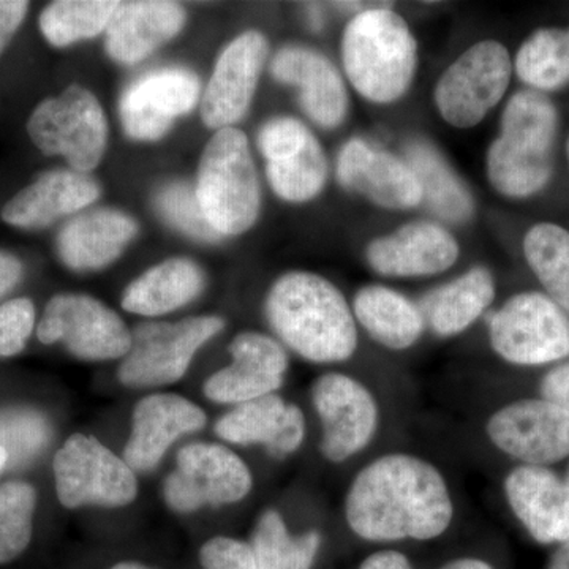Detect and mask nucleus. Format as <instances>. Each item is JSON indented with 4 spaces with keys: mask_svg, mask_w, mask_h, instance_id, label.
<instances>
[{
    "mask_svg": "<svg viewBox=\"0 0 569 569\" xmlns=\"http://www.w3.org/2000/svg\"><path fill=\"white\" fill-rule=\"evenodd\" d=\"M186 24L174 2H119L107 28V51L121 63H137L173 39Z\"/></svg>",
    "mask_w": 569,
    "mask_h": 569,
    "instance_id": "26",
    "label": "nucleus"
},
{
    "mask_svg": "<svg viewBox=\"0 0 569 569\" xmlns=\"http://www.w3.org/2000/svg\"><path fill=\"white\" fill-rule=\"evenodd\" d=\"M489 343L505 362L519 367L556 365L569 358V317L548 295L511 296L488 317Z\"/></svg>",
    "mask_w": 569,
    "mask_h": 569,
    "instance_id": "6",
    "label": "nucleus"
},
{
    "mask_svg": "<svg viewBox=\"0 0 569 569\" xmlns=\"http://www.w3.org/2000/svg\"><path fill=\"white\" fill-rule=\"evenodd\" d=\"M309 20L316 31H320L323 28V17H321L320 9H316V7L310 9Z\"/></svg>",
    "mask_w": 569,
    "mask_h": 569,
    "instance_id": "47",
    "label": "nucleus"
},
{
    "mask_svg": "<svg viewBox=\"0 0 569 569\" xmlns=\"http://www.w3.org/2000/svg\"><path fill=\"white\" fill-rule=\"evenodd\" d=\"M306 430L301 408L279 395L239 403L216 425L217 436L228 443L261 445L274 459L295 455L305 443Z\"/></svg>",
    "mask_w": 569,
    "mask_h": 569,
    "instance_id": "23",
    "label": "nucleus"
},
{
    "mask_svg": "<svg viewBox=\"0 0 569 569\" xmlns=\"http://www.w3.org/2000/svg\"><path fill=\"white\" fill-rule=\"evenodd\" d=\"M356 325L378 346L406 351L417 346L426 331V320L417 302L387 284L359 288L351 305Z\"/></svg>",
    "mask_w": 569,
    "mask_h": 569,
    "instance_id": "28",
    "label": "nucleus"
},
{
    "mask_svg": "<svg viewBox=\"0 0 569 569\" xmlns=\"http://www.w3.org/2000/svg\"><path fill=\"white\" fill-rule=\"evenodd\" d=\"M29 2L21 0H0V54L10 43L11 37L20 29L26 14H28Z\"/></svg>",
    "mask_w": 569,
    "mask_h": 569,
    "instance_id": "42",
    "label": "nucleus"
},
{
    "mask_svg": "<svg viewBox=\"0 0 569 569\" xmlns=\"http://www.w3.org/2000/svg\"><path fill=\"white\" fill-rule=\"evenodd\" d=\"M40 342H63L84 361L122 358L132 347V332L118 313L86 295H58L48 302L37 329Z\"/></svg>",
    "mask_w": 569,
    "mask_h": 569,
    "instance_id": "14",
    "label": "nucleus"
},
{
    "mask_svg": "<svg viewBox=\"0 0 569 569\" xmlns=\"http://www.w3.org/2000/svg\"><path fill=\"white\" fill-rule=\"evenodd\" d=\"M264 316L284 347L313 365L353 358L359 336L346 296L313 272H287L266 296Z\"/></svg>",
    "mask_w": 569,
    "mask_h": 569,
    "instance_id": "2",
    "label": "nucleus"
},
{
    "mask_svg": "<svg viewBox=\"0 0 569 569\" xmlns=\"http://www.w3.org/2000/svg\"><path fill=\"white\" fill-rule=\"evenodd\" d=\"M233 362L213 373L204 383V395L217 403H239L277 395L288 370L282 343L260 332H242L230 343Z\"/></svg>",
    "mask_w": 569,
    "mask_h": 569,
    "instance_id": "19",
    "label": "nucleus"
},
{
    "mask_svg": "<svg viewBox=\"0 0 569 569\" xmlns=\"http://www.w3.org/2000/svg\"><path fill=\"white\" fill-rule=\"evenodd\" d=\"M342 61L348 81L362 99L395 103L406 96L417 73V40L407 21L380 3L348 22Z\"/></svg>",
    "mask_w": 569,
    "mask_h": 569,
    "instance_id": "4",
    "label": "nucleus"
},
{
    "mask_svg": "<svg viewBox=\"0 0 569 569\" xmlns=\"http://www.w3.org/2000/svg\"><path fill=\"white\" fill-rule=\"evenodd\" d=\"M198 201L220 236H238L260 216L261 190L249 140L234 127L217 130L206 144L197 179Z\"/></svg>",
    "mask_w": 569,
    "mask_h": 569,
    "instance_id": "5",
    "label": "nucleus"
},
{
    "mask_svg": "<svg viewBox=\"0 0 569 569\" xmlns=\"http://www.w3.org/2000/svg\"><path fill=\"white\" fill-rule=\"evenodd\" d=\"M277 81L299 89V103L321 129L332 130L346 121L348 92L335 63L312 48L284 47L271 62Z\"/></svg>",
    "mask_w": 569,
    "mask_h": 569,
    "instance_id": "22",
    "label": "nucleus"
},
{
    "mask_svg": "<svg viewBox=\"0 0 569 569\" xmlns=\"http://www.w3.org/2000/svg\"><path fill=\"white\" fill-rule=\"evenodd\" d=\"M440 569H496L489 561L477 559V557H460L445 563Z\"/></svg>",
    "mask_w": 569,
    "mask_h": 569,
    "instance_id": "45",
    "label": "nucleus"
},
{
    "mask_svg": "<svg viewBox=\"0 0 569 569\" xmlns=\"http://www.w3.org/2000/svg\"><path fill=\"white\" fill-rule=\"evenodd\" d=\"M204 425V411L186 397H144L134 407L132 433L123 449V460L133 471L152 470L178 438L198 432Z\"/></svg>",
    "mask_w": 569,
    "mask_h": 569,
    "instance_id": "24",
    "label": "nucleus"
},
{
    "mask_svg": "<svg viewBox=\"0 0 569 569\" xmlns=\"http://www.w3.org/2000/svg\"><path fill=\"white\" fill-rule=\"evenodd\" d=\"M358 569H413V563L400 550L383 549L367 556Z\"/></svg>",
    "mask_w": 569,
    "mask_h": 569,
    "instance_id": "43",
    "label": "nucleus"
},
{
    "mask_svg": "<svg viewBox=\"0 0 569 569\" xmlns=\"http://www.w3.org/2000/svg\"><path fill=\"white\" fill-rule=\"evenodd\" d=\"M100 193L99 182L88 173L48 171L3 206L2 219L18 228H44L61 217L88 208Z\"/></svg>",
    "mask_w": 569,
    "mask_h": 569,
    "instance_id": "25",
    "label": "nucleus"
},
{
    "mask_svg": "<svg viewBox=\"0 0 569 569\" xmlns=\"http://www.w3.org/2000/svg\"><path fill=\"white\" fill-rule=\"evenodd\" d=\"M403 160L417 174L422 204L441 222L466 223L473 217L475 201L462 179L449 167L436 146L421 138L403 146Z\"/></svg>",
    "mask_w": 569,
    "mask_h": 569,
    "instance_id": "30",
    "label": "nucleus"
},
{
    "mask_svg": "<svg viewBox=\"0 0 569 569\" xmlns=\"http://www.w3.org/2000/svg\"><path fill=\"white\" fill-rule=\"evenodd\" d=\"M36 309L29 299L20 298L0 306V356L20 353L32 335Z\"/></svg>",
    "mask_w": 569,
    "mask_h": 569,
    "instance_id": "39",
    "label": "nucleus"
},
{
    "mask_svg": "<svg viewBox=\"0 0 569 569\" xmlns=\"http://www.w3.org/2000/svg\"><path fill=\"white\" fill-rule=\"evenodd\" d=\"M568 159H569V140H568Z\"/></svg>",
    "mask_w": 569,
    "mask_h": 569,
    "instance_id": "51",
    "label": "nucleus"
},
{
    "mask_svg": "<svg viewBox=\"0 0 569 569\" xmlns=\"http://www.w3.org/2000/svg\"><path fill=\"white\" fill-rule=\"evenodd\" d=\"M156 203L163 219L182 233L192 236L198 241L212 242L222 238L209 224L198 201L197 190L189 183L174 182L163 187L157 194Z\"/></svg>",
    "mask_w": 569,
    "mask_h": 569,
    "instance_id": "38",
    "label": "nucleus"
},
{
    "mask_svg": "<svg viewBox=\"0 0 569 569\" xmlns=\"http://www.w3.org/2000/svg\"><path fill=\"white\" fill-rule=\"evenodd\" d=\"M203 288L200 266L187 258H171L130 283L123 291L122 307L138 316L159 317L189 305Z\"/></svg>",
    "mask_w": 569,
    "mask_h": 569,
    "instance_id": "31",
    "label": "nucleus"
},
{
    "mask_svg": "<svg viewBox=\"0 0 569 569\" xmlns=\"http://www.w3.org/2000/svg\"><path fill=\"white\" fill-rule=\"evenodd\" d=\"M36 490L28 482L0 486V565L20 557L32 538Z\"/></svg>",
    "mask_w": 569,
    "mask_h": 569,
    "instance_id": "36",
    "label": "nucleus"
},
{
    "mask_svg": "<svg viewBox=\"0 0 569 569\" xmlns=\"http://www.w3.org/2000/svg\"><path fill=\"white\" fill-rule=\"evenodd\" d=\"M56 490L66 508H119L132 503L138 482L132 468L93 437L74 433L54 458Z\"/></svg>",
    "mask_w": 569,
    "mask_h": 569,
    "instance_id": "11",
    "label": "nucleus"
},
{
    "mask_svg": "<svg viewBox=\"0 0 569 569\" xmlns=\"http://www.w3.org/2000/svg\"><path fill=\"white\" fill-rule=\"evenodd\" d=\"M508 507L539 545L569 541V488L549 467L518 466L505 477Z\"/></svg>",
    "mask_w": 569,
    "mask_h": 569,
    "instance_id": "21",
    "label": "nucleus"
},
{
    "mask_svg": "<svg viewBox=\"0 0 569 569\" xmlns=\"http://www.w3.org/2000/svg\"><path fill=\"white\" fill-rule=\"evenodd\" d=\"M51 427L39 411L10 408L0 411V447L9 455L10 463H24L47 447Z\"/></svg>",
    "mask_w": 569,
    "mask_h": 569,
    "instance_id": "37",
    "label": "nucleus"
},
{
    "mask_svg": "<svg viewBox=\"0 0 569 569\" xmlns=\"http://www.w3.org/2000/svg\"><path fill=\"white\" fill-rule=\"evenodd\" d=\"M204 569H257L249 542L233 538H212L200 552Z\"/></svg>",
    "mask_w": 569,
    "mask_h": 569,
    "instance_id": "40",
    "label": "nucleus"
},
{
    "mask_svg": "<svg viewBox=\"0 0 569 569\" xmlns=\"http://www.w3.org/2000/svg\"><path fill=\"white\" fill-rule=\"evenodd\" d=\"M219 317H193L178 323H144L132 332V347L119 367V380L130 388L173 385L189 370L194 353L222 331Z\"/></svg>",
    "mask_w": 569,
    "mask_h": 569,
    "instance_id": "9",
    "label": "nucleus"
},
{
    "mask_svg": "<svg viewBox=\"0 0 569 569\" xmlns=\"http://www.w3.org/2000/svg\"><path fill=\"white\" fill-rule=\"evenodd\" d=\"M21 277V261L13 254L0 252V298L13 290Z\"/></svg>",
    "mask_w": 569,
    "mask_h": 569,
    "instance_id": "44",
    "label": "nucleus"
},
{
    "mask_svg": "<svg viewBox=\"0 0 569 569\" xmlns=\"http://www.w3.org/2000/svg\"><path fill=\"white\" fill-rule=\"evenodd\" d=\"M541 397L569 413V362H560L541 380Z\"/></svg>",
    "mask_w": 569,
    "mask_h": 569,
    "instance_id": "41",
    "label": "nucleus"
},
{
    "mask_svg": "<svg viewBox=\"0 0 569 569\" xmlns=\"http://www.w3.org/2000/svg\"><path fill=\"white\" fill-rule=\"evenodd\" d=\"M348 529L369 542L432 541L456 516L445 475L430 460L388 452L370 460L348 486Z\"/></svg>",
    "mask_w": 569,
    "mask_h": 569,
    "instance_id": "1",
    "label": "nucleus"
},
{
    "mask_svg": "<svg viewBox=\"0 0 569 569\" xmlns=\"http://www.w3.org/2000/svg\"><path fill=\"white\" fill-rule=\"evenodd\" d=\"M559 133V112L546 93L523 89L501 112L500 134L488 152V178L498 193L530 198L548 186L553 173V152Z\"/></svg>",
    "mask_w": 569,
    "mask_h": 569,
    "instance_id": "3",
    "label": "nucleus"
},
{
    "mask_svg": "<svg viewBox=\"0 0 569 569\" xmlns=\"http://www.w3.org/2000/svg\"><path fill=\"white\" fill-rule=\"evenodd\" d=\"M138 233L132 217L114 209L81 213L62 228L58 252L73 271L104 268L121 257Z\"/></svg>",
    "mask_w": 569,
    "mask_h": 569,
    "instance_id": "27",
    "label": "nucleus"
},
{
    "mask_svg": "<svg viewBox=\"0 0 569 569\" xmlns=\"http://www.w3.org/2000/svg\"><path fill=\"white\" fill-rule=\"evenodd\" d=\"M253 478L244 460L222 445L193 443L178 455V467L163 485L168 507L193 512L233 505L249 496Z\"/></svg>",
    "mask_w": 569,
    "mask_h": 569,
    "instance_id": "12",
    "label": "nucleus"
},
{
    "mask_svg": "<svg viewBox=\"0 0 569 569\" xmlns=\"http://www.w3.org/2000/svg\"><path fill=\"white\" fill-rule=\"evenodd\" d=\"M337 181L348 192L389 211H406L422 204V190L410 164L362 138H351L340 148Z\"/></svg>",
    "mask_w": 569,
    "mask_h": 569,
    "instance_id": "17",
    "label": "nucleus"
},
{
    "mask_svg": "<svg viewBox=\"0 0 569 569\" xmlns=\"http://www.w3.org/2000/svg\"><path fill=\"white\" fill-rule=\"evenodd\" d=\"M312 403L321 422V456L331 463H346L376 440L381 410L372 389L343 372L318 377Z\"/></svg>",
    "mask_w": 569,
    "mask_h": 569,
    "instance_id": "10",
    "label": "nucleus"
},
{
    "mask_svg": "<svg viewBox=\"0 0 569 569\" xmlns=\"http://www.w3.org/2000/svg\"><path fill=\"white\" fill-rule=\"evenodd\" d=\"M565 481H567V485H568V488H569V468H568V471H567V477H565Z\"/></svg>",
    "mask_w": 569,
    "mask_h": 569,
    "instance_id": "50",
    "label": "nucleus"
},
{
    "mask_svg": "<svg viewBox=\"0 0 569 569\" xmlns=\"http://www.w3.org/2000/svg\"><path fill=\"white\" fill-rule=\"evenodd\" d=\"M523 254L545 295L569 313V231L556 223L535 224L523 239Z\"/></svg>",
    "mask_w": 569,
    "mask_h": 569,
    "instance_id": "34",
    "label": "nucleus"
},
{
    "mask_svg": "<svg viewBox=\"0 0 569 569\" xmlns=\"http://www.w3.org/2000/svg\"><path fill=\"white\" fill-rule=\"evenodd\" d=\"M320 531L290 533L279 511L268 509L254 526L252 548L257 569H312L321 549Z\"/></svg>",
    "mask_w": 569,
    "mask_h": 569,
    "instance_id": "32",
    "label": "nucleus"
},
{
    "mask_svg": "<svg viewBox=\"0 0 569 569\" xmlns=\"http://www.w3.org/2000/svg\"><path fill=\"white\" fill-rule=\"evenodd\" d=\"M200 81L193 71L168 67L142 74L123 91L119 112L123 130L138 141L164 137L179 116L193 110Z\"/></svg>",
    "mask_w": 569,
    "mask_h": 569,
    "instance_id": "16",
    "label": "nucleus"
},
{
    "mask_svg": "<svg viewBox=\"0 0 569 569\" xmlns=\"http://www.w3.org/2000/svg\"><path fill=\"white\" fill-rule=\"evenodd\" d=\"M268 52V40L258 31L241 33L224 48L201 102V116L209 129H228L244 118Z\"/></svg>",
    "mask_w": 569,
    "mask_h": 569,
    "instance_id": "18",
    "label": "nucleus"
},
{
    "mask_svg": "<svg viewBox=\"0 0 569 569\" xmlns=\"http://www.w3.org/2000/svg\"><path fill=\"white\" fill-rule=\"evenodd\" d=\"M492 272L475 266L451 282L433 288L419 302L426 326L438 337H456L466 332L488 312L496 299Z\"/></svg>",
    "mask_w": 569,
    "mask_h": 569,
    "instance_id": "29",
    "label": "nucleus"
},
{
    "mask_svg": "<svg viewBox=\"0 0 569 569\" xmlns=\"http://www.w3.org/2000/svg\"><path fill=\"white\" fill-rule=\"evenodd\" d=\"M459 244L447 228L429 220H415L395 233L370 242L367 264L383 277L415 279L441 274L456 264Z\"/></svg>",
    "mask_w": 569,
    "mask_h": 569,
    "instance_id": "20",
    "label": "nucleus"
},
{
    "mask_svg": "<svg viewBox=\"0 0 569 569\" xmlns=\"http://www.w3.org/2000/svg\"><path fill=\"white\" fill-rule=\"evenodd\" d=\"M266 176L277 197L305 203L318 197L328 181V160L316 134L295 118L269 119L258 133Z\"/></svg>",
    "mask_w": 569,
    "mask_h": 569,
    "instance_id": "15",
    "label": "nucleus"
},
{
    "mask_svg": "<svg viewBox=\"0 0 569 569\" xmlns=\"http://www.w3.org/2000/svg\"><path fill=\"white\" fill-rule=\"evenodd\" d=\"M548 569H569V541L559 545L549 561Z\"/></svg>",
    "mask_w": 569,
    "mask_h": 569,
    "instance_id": "46",
    "label": "nucleus"
},
{
    "mask_svg": "<svg viewBox=\"0 0 569 569\" xmlns=\"http://www.w3.org/2000/svg\"><path fill=\"white\" fill-rule=\"evenodd\" d=\"M516 73L529 89L557 91L569 82V31L539 29L523 41L516 54Z\"/></svg>",
    "mask_w": 569,
    "mask_h": 569,
    "instance_id": "33",
    "label": "nucleus"
},
{
    "mask_svg": "<svg viewBox=\"0 0 569 569\" xmlns=\"http://www.w3.org/2000/svg\"><path fill=\"white\" fill-rule=\"evenodd\" d=\"M486 436L520 466L549 467L569 458V413L545 397L498 408L486 422Z\"/></svg>",
    "mask_w": 569,
    "mask_h": 569,
    "instance_id": "13",
    "label": "nucleus"
},
{
    "mask_svg": "<svg viewBox=\"0 0 569 569\" xmlns=\"http://www.w3.org/2000/svg\"><path fill=\"white\" fill-rule=\"evenodd\" d=\"M119 2L59 0L43 10L40 29L44 39L63 48L107 31Z\"/></svg>",
    "mask_w": 569,
    "mask_h": 569,
    "instance_id": "35",
    "label": "nucleus"
},
{
    "mask_svg": "<svg viewBox=\"0 0 569 569\" xmlns=\"http://www.w3.org/2000/svg\"><path fill=\"white\" fill-rule=\"evenodd\" d=\"M28 133L44 156L66 157L71 170L89 174L102 162L108 123L96 96L71 84L61 96L44 100L33 110Z\"/></svg>",
    "mask_w": 569,
    "mask_h": 569,
    "instance_id": "7",
    "label": "nucleus"
},
{
    "mask_svg": "<svg viewBox=\"0 0 569 569\" xmlns=\"http://www.w3.org/2000/svg\"><path fill=\"white\" fill-rule=\"evenodd\" d=\"M111 569H149V568L142 567V565H138V563H119V565H116V567H112Z\"/></svg>",
    "mask_w": 569,
    "mask_h": 569,
    "instance_id": "49",
    "label": "nucleus"
},
{
    "mask_svg": "<svg viewBox=\"0 0 569 569\" xmlns=\"http://www.w3.org/2000/svg\"><path fill=\"white\" fill-rule=\"evenodd\" d=\"M511 74L507 48L496 40L479 41L441 74L433 92L437 110L449 126L471 129L503 99Z\"/></svg>",
    "mask_w": 569,
    "mask_h": 569,
    "instance_id": "8",
    "label": "nucleus"
},
{
    "mask_svg": "<svg viewBox=\"0 0 569 569\" xmlns=\"http://www.w3.org/2000/svg\"><path fill=\"white\" fill-rule=\"evenodd\" d=\"M9 463H10L9 455H7L6 449L0 447V473H2L3 468L9 466Z\"/></svg>",
    "mask_w": 569,
    "mask_h": 569,
    "instance_id": "48",
    "label": "nucleus"
}]
</instances>
